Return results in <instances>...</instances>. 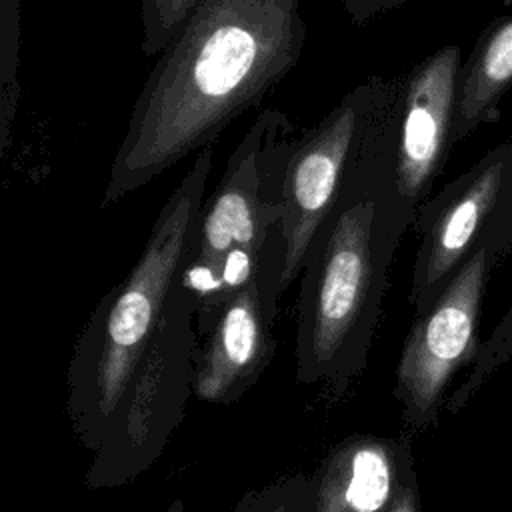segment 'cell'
<instances>
[{"label":"cell","instance_id":"3","mask_svg":"<svg viewBox=\"0 0 512 512\" xmlns=\"http://www.w3.org/2000/svg\"><path fill=\"white\" fill-rule=\"evenodd\" d=\"M212 160V146L196 152L160 208L136 264L100 298L76 338L66 370V416L92 454L158 338L170 292L194 244Z\"/></svg>","mask_w":512,"mask_h":512},{"label":"cell","instance_id":"7","mask_svg":"<svg viewBox=\"0 0 512 512\" xmlns=\"http://www.w3.org/2000/svg\"><path fill=\"white\" fill-rule=\"evenodd\" d=\"M494 262L482 236L454 278L428 310L414 316L396 364L394 398L400 404L402 434L436 428L452 378L474 362L480 314Z\"/></svg>","mask_w":512,"mask_h":512},{"label":"cell","instance_id":"9","mask_svg":"<svg viewBox=\"0 0 512 512\" xmlns=\"http://www.w3.org/2000/svg\"><path fill=\"white\" fill-rule=\"evenodd\" d=\"M462 52L446 44L400 76L396 108V182L418 212L430 198L454 144V114Z\"/></svg>","mask_w":512,"mask_h":512},{"label":"cell","instance_id":"14","mask_svg":"<svg viewBox=\"0 0 512 512\" xmlns=\"http://www.w3.org/2000/svg\"><path fill=\"white\" fill-rule=\"evenodd\" d=\"M310 474H286L244 492L230 512H308Z\"/></svg>","mask_w":512,"mask_h":512},{"label":"cell","instance_id":"18","mask_svg":"<svg viewBox=\"0 0 512 512\" xmlns=\"http://www.w3.org/2000/svg\"><path fill=\"white\" fill-rule=\"evenodd\" d=\"M338 2L356 26H364L380 14L400 8L406 0H338Z\"/></svg>","mask_w":512,"mask_h":512},{"label":"cell","instance_id":"16","mask_svg":"<svg viewBox=\"0 0 512 512\" xmlns=\"http://www.w3.org/2000/svg\"><path fill=\"white\" fill-rule=\"evenodd\" d=\"M18 0H2V150H8L10 124L18 102Z\"/></svg>","mask_w":512,"mask_h":512},{"label":"cell","instance_id":"8","mask_svg":"<svg viewBox=\"0 0 512 512\" xmlns=\"http://www.w3.org/2000/svg\"><path fill=\"white\" fill-rule=\"evenodd\" d=\"M510 162L512 142H500L418 208L412 230L420 244L408 294L416 314L432 306L482 238Z\"/></svg>","mask_w":512,"mask_h":512},{"label":"cell","instance_id":"4","mask_svg":"<svg viewBox=\"0 0 512 512\" xmlns=\"http://www.w3.org/2000/svg\"><path fill=\"white\" fill-rule=\"evenodd\" d=\"M298 132L280 108H266L232 150L198 216L178 284L196 304L202 338L222 306L260 276L264 250L282 218L284 178Z\"/></svg>","mask_w":512,"mask_h":512},{"label":"cell","instance_id":"12","mask_svg":"<svg viewBox=\"0 0 512 512\" xmlns=\"http://www.w3.org/2000/svg\"><path fill=\"white\" fill-rule=\"evenodd\" d=\"M512 88V12L494 18L476 38L458 76L454 142L466 140L482 122L498 118Z\"/></svg>","mask_w":512,"mask_h":512},{"label":"cell","instance_id":"5","mask_svg":"<svg viewBox=\"0 0 512 512\" xmlns=\"http://www.w3.org/2000/svg\"><path fill=\"white\" fill-rule=\"evenodd\" d=\"M400 76L380 74L350 88L312 128L298 134L284 178L282 218L264 250L258 286L274 324L280 296L300 278L310 244L328 218L364 138L396 100Z\"/></svg>","mask_w":512,"mask_h":512},{"label":"cell","instance_id":"19","mask_svg":"<svg viewBox=\"0 0 512 512\" xmlns=\"http://www.w3.org/2000/svg\"><path fill=\"white\" fill-rule=\"evenodd\" d=\"M388 512H424L422 510V498H420V486H418V474L416 470L408 476L404 488L400 490L398 498L390 506Z\"/></svg>","mask_w":512,"mask_h":512},{"label":"cell","instance_id":"11","mask_svg":"<svg viewBox=\"0 0 512 512\" xmlns=\"http://www.w3.org/2000/svg\"><path fill=\"white\" fill-rule=\"evenodd\" d=\"M272 326L258 280L234 294L198 342L194 396L212 404L240 400L274 356Z\"/></svg>","mask_w":512,"mask_h":512},{"label":"cell","instance_id":"17","mask_svg":"<svg viewBox=\"0 0 512 512\" xmlns=\"http://www.w3.org/2000/svg\"><path fill=\"white\" fill-rule=\"evenodd\" d=\"M482 236L490 246L494 266H500L504 258L512 252V162L508 166L496 210L492 212Z\"/></svg>","mask_w":512,"mask_h":512},{"label":"cell","instance_id":"13","mask_svg":"<svg viewBox=\"0 0 512 512\" xmlns=\"http://www.w3.org/2000/svg\"><path fill=\"white\" fill-rule=\"evenodd\" d=\"M512 358V306L504 312L500 322L494 326L492 334L480 344L474 362L470 364V372L466 380L446 398V412L456 416L464 406L472 402V398L480 392V388L488 382V378L502 368Z\"/></svg>","mask_w":512,"mask_h":512},{"label":"cell","instance_id":"1","mask_svg":"<svg viewBox=\"0 0 512 512\" xmlns=\"http://www.w3.org/2000/svg\"><path fill=\"white\" fill-rule=\"evenodd\" d=\"M304 44L300 0H204L142 84L100 206L212 146L294 68Z\"/></svg>","mask_w":512,"mask_h":512},{"label":"cell","instance_id":"20","mask_svg":"<svg viewBox=\"0 0 512 512\" xmlns=\"http://www.w3.org/2000/svg\"><path fill=\"white\" fill-rule=\"evenodd\" d=\"M162 512H186V510H184V502L176 498V500H172V502L168 504V508L162 510Z\"/></svg>","mask_w":512,"mask_h":512},{"label":"cell","instance_id":"15","mask_svg":"<svg viewBox=\"0 0 512 512\" xmlns=\"http://www.w3.org/2000/svg\"><path fill=\"white\" fill-rule=\"evenodd\" d=\"M204 0H142V52L160 54Z\"/></svg>","mask_w":512,"mask_h":512},{"label":"cell","instance_id":"2","mask_svg":"<svg viewBox=\"0 0 512 512\" xmlns=\"http://www.w3.org/2000/svg\"><path fill=\"white\" fill-rule=\"evenodd\" d=\"M396 108L398 96L368 130L298 278L296 382L330 404L368 364L390 268L416 220L396 182Z\"/></svg>","mask_w":512,"mask_h":512},{"label":"cell","instance_id":"6","mask_svg":"<svg viewBox=\"0 0 512 512\" xmlns=\"http://www.w3.org/2000/svg\"><path fill=\"white\" fill-rule=\"evenodd\" d=\"M196 350V304L176 282L158 338L116 408L102 446L90 458L86 488L124 486L160 458L194 394Z\"/></svg>","mask_w":512,"mask_h":512},{"label":"cell","instance_id":"10","mask_svg":"<svg viewBox=\"0 0 512 512\" xmlns=\"http://www.w3.org/2000/svg\"><path fill=\"white\" fill-rule=\"evenodd\" d=\"M414 470L412 436L350 434L310 474L308 512H388Z\"/></svg>","mask_w":512,"mask_h":512}]
</instances>
